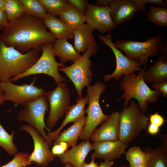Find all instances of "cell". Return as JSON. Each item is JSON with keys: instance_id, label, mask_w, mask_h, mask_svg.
<instances>
[{"instance_id": "1", "label": "cell", "mask_w": 167, "mask_h": 167, "mask_svg": "<svg viewBox=\"0 0 167 167\" xmlns=\"http://www.w3.org/2000/svg\"><path fill=\"white\" fill-rule=\"evenodd\" d=\"M47 28L43 19L25 12L9 22L0 36L6 45L13 47L22 53L32 49L41 50L42 44L54 43L57 39Z\"/></svg>"}, {"instance_id": "2", "label": "cell", "mask_w": 167, "mask_h": 167, "mask_svg": "<svg viewBox=\"0 0 167 167\" xmlns=\"http://www.w3.org/2000/svg\"><path fill=\"white\" fill-rule=\"evenodd\" d=\"M40 51L32 49L23 54L6 45L0 36V81H10L12 78L26 71L38 60Z\"/></svg>"}, {"instance_id": "3", "label": "cell", "mask_w": 167, "mask_h": 167, "mask_svg": "<svg viewBox=\"0 0 167 167\" xmlns=\"http://www.w3.org/2000/svg\"><path fill=\"white\" fill-rule=\"evenodd\" d=\"M146 65L139 71L137 75L135 72L122 77L120 82L121 89L123 92L118 101L124 100V106L127 107L132 98L136 100L140 109L146 111L148 104L157 101L161 94L150 88L144 79V72L147 69Z\"/></svg>"}, {"instance_id": "4", "label": "cell", "mask_w": 167, "mask_h": 167, "mask_svg": "<svg viewBox=\"0 0 167 167\" xmlns=\"http://www.w3.org/2000/svg\"><path fill=\"white\" fill-rule=\"evenodd\" d=\"M164 36L159 33L149 37L144 42L119 40L113 44L118 49L122 51L128 58L146 65L150 57L157 55L160 51Z\"/></svg>"}, {"instance_id": "5", "label": "cell", "mask_w": 167, "mask_h": 167, "mask_svg": "<svg viewBox=\"0 0 167 167\" xmlns=\"http://www.w3.org/2000/svg\"><path fill=\"white\" fill-rule=\"evenodd\" d=\"M149 118L132 100L129 106L120 113L119 139L128 144L148 126Z\"/></svg>"}, {"instance_id": "6", "label": "cell", "mask_w": 167, "mask_h": 167, "mask_svg": "<svg viewBox=\"0 0 167 167\" xmlns=\"http://www.w3.org/2000/svg\"><path fill=\"white\" fill-rule=\"evenodd\" d=\"M107 87L105 83L97 81L93 85L87 87L88 106L86 110L87 113L85 124L79 137L84 141L89 139L97 126L109 117L103 112L99 102L100 97Z\"/></svg>"}, {"instance_id": "7", "label": "cell", "mask_w": 167, "mask_h": 167, "mask_svg": "<svg viewBox=\"0 0 167 167\" xmlns=\"http://www.w3.org/2000/svg\"><path fill=\"white\" fill-rule=\"evenodd\" d=\"M98 50L97 46L89 47L72 64L59 68V71L64 72L73 83L79 99L82 97L83 88L89 86L92 81L93 75L90 58L96 54Z\"/></svg>"}, {"instance_id": "8", "label": "cell", "mask_w": 167, "mask_h": 167, "mask_svg": "<svg viewBox=\"0 0 167 167\" xmlns=\"http://www.w3.org/2000/svg\"><path fill=\"white\" fill-rule=\"evenodd\" d=\"M53 43L47 42L41 46L42 54L36 63L24 72L12 78L10 81H17L30 75L44 74L51 77L57 84L66 82L59 72V68L66 66L57 62L53 49Z\"/></svg>"}, {"instance_id": "9", "label": "cell", "mask_w": 167, "mask_h": 167, "mask_svg": "<svg viewBox=\"0 0 167 167\" xmlns=\"http://www.w3.org/2000/svg\"><path fill=\"white\" fill-rule=\"evenodd\" d=\"M49 105L46 95L40 96L34 101L27 103L23 109L20 110L17 117L19 121H24L33 127L44 139L50 144L45 129L51 131L45 123L44 117L49 110Z\"/></svg>"}, {"instance_id": "10", "label": "cell", "mask_w": 167, "mask_h": 167, "mask_svg": "<svg viewBox=\"0 0 167 167\" xmlns=\"http://www.w3.org/2000/svg\"><path fill=\"white\" fill-rule=\"evenodd\" d=\"M46 96L49 107L46 125L50 129L65 114L71 102L70 88L66 82L60 83L55 89L46 92Z\"/></svg>"}, {"instance_id": "11", "label": "cell", "mask_w": 167, "mask_h": 167, "mask_svg": "<svg viewBox=\"0 0 167 167\" xmlns=\"http://www.w3.org/2000/svg\"><path fill=\"white\" fill-rule=\"evenodd\" d=\"M36 79L29 84L16 85L11 81H0V89L4 93L5 101H10L15 105H24L27 103L34 101L46 92L35 85Z\"/></svg>"}, {"instance_id": "12", "label": "cell", "mask_w": 167, "mask_h": 167, "mask_svg": "<svg viewBox=\"0 0 167 167\" xmlns=\"http://www.w3.org/2000/svg\"><path fill=\"white\" fill-rule=\"evenodd\" d=\"M99 36L100 39L112 50L116 58L115 69L111 74H107L104 76L103 79L105 81L108 82L112 79L118 80L122 76L139 71L141 70L143 66L142 64L139 62L128 58L114 46L110 34L101 35Z\"/></svg>"}, {"instance_id": "13", "label": "cell", "mask_w": 167, "mask_h": 167, "mask_svg": "<svg viewBox=\"0 0 167 167\" xmlns=\"http://www.w3.org/2000/svg\"><path fill=\"white\" fill-rule=\"evenodd\" d=\"M20 129L29 133L33 139L34 148L30 155V161L39 167H46L54 160L56 156L49 150L51 145L32 126L24 125L20 126Z\"/></svg>"}, {"instance_id": "14", "label": "cell", "mask_w": 167, "mask_h": 167, "mask_svg": "<svg viewBox=\"0 0 167 167\" xmlns=\"http://www.w3.org/2000/svg\"><path fill=\"white\" fill-rule=\"evenodd\" d=\"M111 11L109 6L100 7L88 2L85 15L87 24L101 33L110 32L116 28L111 16Z\"/></svg>"}, {"instance_id": "15", "label": "cell", "mask_w": 167, "mask_h": 167, "mask_svg": "<svg viewBox=\"0 0 167 167\" xmlns=\"http://www.w3.org/2000/svg\"><path fill=\"white\" fill-rule=\"evenodd\" d=\"M92 145L94 152L92 154L91 156L95 158L113 161L125 154L128 144L118 139L114 141L94 142Z\"/></svg>"}, {"instance_id": "16", "label": "cell", "mask_w": 167, "mask_h": 167, "mask_svg": "<svg viewBox=\"0 0 167 167\" xmlns=\"http://www.w3.org/2000/svg\"><path fill=\"white\" fill-rule=\"evenodd\" d=\"M120 119L119 112H112L101 126L94 131L90 139L93 142L119 139Z\"/></svg>"}, {"instance_id": "17", "label": "cell", "mask_w": 167, "mask_h": 167, "mask_svg": "<svg viewBox=\"0 0 167 167\" xmlns=\"http://www.w3.org/2000/svg\"><path fill=\"white\" fill-rule=\"evenodd\" d=\"M111 16L116 27L131 20L138 11L135 0H113Z\"/></svg>"}, {"instance_id": "18", "label": "cell", "mask_w": 167, "mask_h": 167, "mask_svg": "<svg viewBox=\"0 0 167 167\" xmlns=\"http://www.w3.org/2000/svg\"><path fill=\"white\" fill-rule=\"evenodd\" d=\"M88 102L87 95L84 97L77 99L76 103L69 105L65 113V117L60 127L54 131H50L47 135L50 143L55 140L60 133L61 131L68 123L75 122L84 116L86 113L85 106Z\"/></svg>"}, {"instance_id": "19", "label": "cell", "mask_w": 167, "mask_h": 167, "mask_svg": "<svg viewBox=\"0 0 167 167\" xmlns=\"http://www.w3.org/2000/svg\"><path fill=\"white\" fill-rule=\"evenodd\" d=\"M92 150V143L88 139L72 147L70 149L58 156L63 164H70L72 167H81L86 157Z\"/></svg>"}, {"instance_id": "20", "label": "cell", "mask_w": 167, "mask_h": 167, "mask_svg": "<svg viewBox=\"0 0 167 167\" xmlns=\"http://www.w3.org/2000/svg\"><path fill=\"white\" fill-rule=\"evenodd\" d=\"M93 30L84 23L73 30L74 47L79 54L84 53L89 47L97 46Z\"/></svg>"}, {"instance_id": "21", "label": "cell", "mask_w": 167, "mask_h": 167, "mask_svg": "<svg viewBox=\"0 0 167 167\" xmlns=\"http://www.w3.org/2000/svg\"><path fill=\"white\" fill-rule=\"evenodd\" d=\"M43 20L45 26L57 39H71L73 38V30L68 27L60 18L47 13Z\"/></svg>"}, {"instance_id": "22", "label": "cell", "mask_w": 167, "mask_h": 167, "mask_svg": "<svg viewBox=\"0 0 167 167\" xmlns=\"http://www.w3.org/2000/svg\"><path fill=\"white\" fill-rule=\"evenodd\" d=\"M161 143L155 148H146L143 151L149 155L148 162L149 167H167V135H160Z\"/></svg>"}, {"instance_id": "23", "label": "cell", "mask_w": 167, "mask_h": 167, "mask_svg": "<svg viewBox=\"0 0 167 167\" xmlns=\"http://www.w3.org/2000/svg\"><path fill=\"white\" fill-rule=\"evenodd\" d=\"M86 118V117L84 116L60 133L55 140L54 145L61 142H66L69 147L76 145L85 124Z\"/></svg>"}, {"instance_id": "24", "label": "cell", "mask_w": 167, "mask_h": 167, "mask_svg": "<svg viewBox=\"0 0 167 167\" xmlns=\"http://www.w3.org/2000/svg\"><path fill=\"white\" fill-rule=\"evenodd\" d=\"M53 49L56 56L59 58V62L62 64L68 61L74 62L81 56L66 38L56 39L53 43Z\"/></svg>"}, {"instance_id": "25", "label": "cell", "mask_w": 167, "mask_h": 167, "mask_svg": "<svg viewBox=\"0 0 167 167\" xmlns=\"http://www.w3.org/2000/svg\"><path fill=\"white\" fill-rule=\"evenodd\" d=\"M144 79L146 82L155 83L167 80V61L160 56L145 71Z\"/></svg>"}, {"instance_id": "26", "label": "cell", "mask_w": 167, "mask_h": 167, "mask_svg": "<svg viewBox=\"0 0 167 167\" xmlns=\"http://www.w3.org/2000/svg\"><path fill=\"white\" fill-rule=\"evenodd\" d=\"M59 15L60 18L73 30L86 22L85 15L69 2Z\"/></svg>"}, {"instance_id": "27", "label": "cell", "mask_w": 167, "mask_h": 167, "mask_svg": "<svg viewBox=\"0 0 167 167\" xmlns=\"http://www.w3.org/2000/svg\"><path fill=\"white\" fill-rule=\"evenodd\" d=\"M150 10L147 13L148 21L160 27L167 26V8L159 6H149Z\"/></svg>"}, {"instance_id": "28", "label": "cell", "mask_w": 167, "mask_h": 167, "mask_svg": "<svg viewBox=\"0 0 167 167\" xmlns=\"http://www.w3.org/2000/svg\"><path fill=\"white\" fill-rule=\"evenodd\" d=\"M4 11L9 23L15 20L25 12L19 0H5Z\"/></svg>"}, {"instance_id": "29", "label": "cell", "mask_w": 167, "mask_h": 167, "mask_svg": "<svg viewBox=\"0 0 167 167\" xmlns=\"http://www.w3.org/2000/svg\"><path fill=\"white\" fill-rule=\"evenodd\" d=\"M23 5L25 13L30 15L43 19L47 12L39 0H19Z\"/></svg>"}, {"instance_id": "30", "label": "cell", "mask_w": 167, "mask_h": 167, "mask_svg": "<svg viewBox=\"0 0 167 167\" xmlns=\"http://www.w3.org/2000/svg\"><path fill=\"white\" fill-rule=\"evenodd\" d=\"M126 157L130 165H137L148 162L149 154L142 150L138 146H135L130 148L125 153Z\"/></svg>"}, {"instance_id": "31", "label": "cell", "mask_w": 167, "mask_h": 167, "mask_svg": "<svg viewBox=\"0 0 167 167\" xmlns=\"http://www.w3.org/2000/svg\"><path fill=\"white\" fill-rule=\"evenodd\" d=\"M15 131L9 134L0 123V146L4 148L11 155H15L18 150L13 142V137Z\"/></svg>"}, {"instance_id": "32", "label": "cell", "mask_w": 167, "mask_h": 167, "mask_svg": "<svg viewBox=\"0 0 167 167\" xmlns=\"http://www.w3.org/2000/svg\"><path fill=\"white\" fill-rule=\"evenodd\" d=\"M45 7L47 13L56 16L60 14L69 2L66 0H39Z\"/></svg>"}, {"instance_id": "33", "label": "cell", "mask_w": 167, "mask_h": 167, "mask_svg": "<svg viewBox=\"0 0 167 167\" xmlns=\"http://www.w3.org/2000/svg\"><path fill=\"white\" fill-rule=\"evenodd\" d=\"M29 156L28 153H17L12 160L0 167H26L32 164L29 161Z\"/></svg>"}, {"instance_id": "34", "label": "cell", "mask_w": 167, "mask_h": 167, "mask_svg": "<svg viewBox=\"0 0 167 167\" xmlns=\"http://www.w3.org/2000/svg\"><path fill=\"white\" fill-rule=\"evenodd\" d=\"M137 5L138 11H139L143 13L146 11V6L147 4H157L162 7H166L167 2L163 0H135Z\"/></svg>"}, {"instance_id": "35", "label": "cell", "mask_w": 167, "mask_h": 167, "mask_svg": "<svg viewBox=\"0 0 167 167\" xmlns=\"http://www.w3.org/2000/svg\"><path fill=\"white\" fill-rule=\"evenodd\" d=\"M69 2L84 15H85L88 1L85 0H68Z\"/></svg>"}, {"instance_id": "36", "label": "cell", "mask_w": 167, "mask_h": 167, "mask_svg": "<svg viewBox=\"0 0 167 167\" xmlns=\"http://www.w3.org/2000/svg\"><path fill=\"white\" fill-rule=\"evenodd\" d=\"M69 147L66 143L61 142L58 144L54 145L51 152L55 156H58L67 151Z\"/></svg>"}, {"instance_id": "37", "label": "cell", "mask_w": 167, "mask_h": 167, "mask_svg": "<svg viewBox=\"0 0 167 167\" xmlns=\"http://www.w3.org/2000/svg\"><path fill=\"white\" fill-rule=\"evenodd\" d=\"M152 87L163 96L167 97V80L154 83Z\"/></svg>"}, {"instance_id": "38", "label": "cell", "mask_w": 167, "mask_h": 167, "mask_svg": "<svg viewBox=\"0 0 167 167\" xmlns=\"http://www.w3.org/2000/svg\"><path fill=\"white\" fill-rule=\"evenodd\" d=\"M149 121L150 123L155 124L160 127L164 124L165 120L162 115L156 112L149 115Z\"/></svg>"}, {"instance_id": "39", "label": "cell", "mask_w": 167, "mask_h": 167, "mask_svg": "<svg viewBox=\"0 0 167 167\" xmlns=\"http://www.w3.org/2000/svg\"><path fill=\"white\" fill-rule=\"evenodd\" d=\"M9 23L5 11L0 9V31Z\"/></svg>"}, {"instance_id": "40", "label": "cell", "mask_w": 167, "mask_h": 167, "mask_svg": "<svg viewBox=\"0 0 167 167\" xmlns=\"http://www.w3.org/2000/svg\"><path fill=\"white\" fill-rule=\"evenodd\" d=\"M113 1V0H96L95 5L102 7L109 6Z\"/></svg>"}, {"instance_id": "41", "label": "cell", "mask_w": 167, "mask_h": 167, "mask_svg": "<svg viewBox=\"0 0 167 167\" xmlns=\"http://www.w3.org/2000/svg\"><path fill=\"white\" fill-rule=\"evenodd\" d=\"M148 126V132L150 134L155 135L159 132V127L155 124L150 123Z\"/></svg>"}, {"instance_id": "42", "label": "cell", "mask_w": 167, "mask_h": 167, "mask_svg": "<svg viewBox=\"0 0 167 167\" xmlns=\"http://www.w3.org/2000/svg\"><path fill=\"white\" fill-rule=\"evenodd\" d=\"M92 160L89 163H87L84 162L82 164L81 167H97L98 164L95 162V158L91 156Z\"/></svg>"}, {"instance_id": "43", "label": "cell", "mask_w": 167, "mask_h": 167, "mask_svg": "<svg viewBox=\"0 0 167 167\" xmlns=\"http://www.w3.org/2000/svg\"><path fill=\"white\" fill-rule=\"evenodd\" d=\"M114 162L113 161L105 160V161L100 163L99 166L97 167H111L113 165Z\"/></svg>"}, {"instance_id": "44", "label": "cell", "mask_w": 167, "mask_h": 167, "mask_svg": "<svg viewBox=\"0 0 167 167\" xmlns=\"http://www.w3.org/2000/svg\"><path fill=\"white\" fill-rule=\"evenodd\" d=\"M5 101L4 99V93L0 89V105H3Z\"/></svg>"}, {"instance_id": "45", "label": "cell", "mask_w": 167, "mask_h": 167, "mask_svg": "<svg viewBox=\"0 0 167 167\" xmlns=\"http://www.w3.org/2000/svg\"><path fill=\"white\" fill-rule=\"evenodd\" d=\"M129 167H149L148 163L137 165H130Z\"/></svg>"}, {"instance_id": "46", "label": "cell", "mask_w": 167, "mask_h": 167, "mask_svg": "<svg viewBox=\"0 0 167 167\" xmlns=\"http://www.w3.org/2000/svg\"><path fill=\"white\" fill-rule=\"evenodd\" d=\"M5 0H0V9L5 11Z\"/></svg>"}, {"instance_id": "47", "label": "cell", "mask_w": 167, "mask_h": 167, "mask_svg": "<svg viewBox=\"0 0 167 167\" xmlns=\"http://www.w3.org/2000/svg\"><path fill=\"white\" fill-rule=\"evenodd\" d=\"M64 167H72V166L70 164H65Z\"/></svg>"}, {"instance_id": "48", "label": "cell", "mask_w": 167, "mask_h": 167, "mask_svg": "<svg viewBox=\"0 0 167 167\" xmlns=\"http://www.w3.org/2000/svg\"><path fill=\"white\" fill-rule=\"evenodd\" d=\"M128 167L126 165H123V166H120L118 167Z\"/></svg>"}]
</instances>
